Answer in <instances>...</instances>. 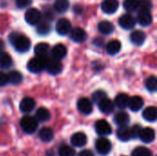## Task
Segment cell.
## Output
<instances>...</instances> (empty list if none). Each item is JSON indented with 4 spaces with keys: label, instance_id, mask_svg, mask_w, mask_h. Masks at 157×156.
<instances>
[{
    "label": "cell",
    "instance_id": "cell-1",
    "mask_svg": "<svg viewBox=\"0 0 157 156\" xmlns=\"http://www.w3.org/2000/svg\"><path fill=\"white\" fill-rule=\"evenodd\" d=\"M9 41L18 52H26L30 48V40L26 36L19 33H11L9 35Z\"/></svg>",
    "mask_w": 157,
    "mask_h": 156
},
{
    "label": "cell",
    "instance_id": "cell-2",
    "mask_svg": "<svg viewBox=\"0 0 157 156\" xmlns=\"http://www.w3.org/2000/svg\"><path fill=\"white\" fill-rule=\"evenodd\" d=\"M48 57H39L36 56L32 59H30L28 63V70L30 73L33 74H39L41 71H43L46 67Z\"/></svg>",
    "mask_w": 157,
    "mask_h": 156
},
{
    "label": "cell",
    "instance_id": "cell-3",
    "mask_svg": "<svg viewBox=\"0 0 157 156\" xmlns=\"http://www.w3.org/2000/svg\"><path fill=\"white\" fill-rule=\"evenodd\" d=\"M20 126L24 132L28 134L34 133L38 129V120L31 116H25L20 120Z\"/></svg>",
    "mask_w": 157,
    "mask_h": 156
},
{
    "label": "cell",
    "instance_id": "cell-4",
    "mask_svg": "<svg viewBox=\"0 0 157 156\" xmlns=\"http://www.w3.org/2000/svg\"><path fill=\"white\" fill-rule=\"evenodd\" d=\"M41 19V13L39 9L31 7L29 8L25 13V20L28 24L35 26L40 22Z\"/></svg>",
    "mask_w": 157,
    "mask_h": 156
},
{
    "label": "cell",
    "instance_id": "cell-5",
    "mask_svg": "<svg viewBox=\"0 0 157 156\" xmlns=\"http://www.w3.org/2000/svg\"><path fill=\"white\" fill-rule=\"evenodd\" d=\"M111 143L107 138L101 137L96 141V149L100 155H107L111 151Z\"/></svg>",
    "mask_w": 157,
    "mask_h": 156
},
{
    "label": "cell",
    "instance_id": "cell-6",
    "mask_svg": "<svg viewBox=\"0 0 157 156\" xmlns=\"http://www.w3.org/2000/svg\"><path fill=\"white\" fill-rule=\"evenodd\" d=\"M45 69L47 70V72L49 74L56 75L62 72L63 65H62L60 60H57L55 58H48Z\"/></svg>",
    "mask_w": 157,
    "mask_h": 156
},
{
    "label": "cell",
    "instance_id": "cell-7",
    "mask_svg": "<svg viewBox=\"0 0 157 156\" xmlns=\"http://www.w3.org/2000/svg\"><path fill=\"white\" fill-rule=\"evenodd\" d=\"M95 130L97 133L100 136H108L111 134L112 129L110 124L105 120H99L95 124Z\"/></svg>",
    "mask_w": 157,
    "mask_h": 156
},
{
    "label": "cell",
    "instance_id": "cell-8",
    "mask_svg": "<svg viewBox=\"0 0 157 156\" xmlns=\"http://www.w3.org/2000/svg\"><path fill=\"white\" fill-rule=\"evenodd\" d=\"M119 24L124 29H132L136 25V19L131 14H124L120 17Z\"/></svg>",
    "mask_w": 157,
    "mask_h": 156
},
{
    "label": "cell",
    "instance_id": "cell-9",
    "mask_svg": "<svg viewBox=\"0 0 157 156\" xmlns=\"http://www.w3.org/2000/svg\"><path fill=\"white\" fill-rule=\"evenodd\" d=\"M137 21L144 27H147L152 24L153 17L150 10L147 9H140L137 16Z\"/></svg>",
    "mask_w": 157,
    "mask_h": 156
},
{
    "label": "cell",
    "instance_id": "cell-10",
    "mask_svg": "<svg viewBox=\"0 0 157 156\" xmlns=\"http://www.w3.org/2000/svg\"><path fill=\"white\" fill-rule=\"evenodd\" d=\"M55 29L60 35H67L72 29L71 22L66 18H61L57 21L55 25Z\"/></svg>",
    "mask_w": 157,
    "mask_h": 156
},
{
    "label": "cell",
    "instance_id": "cell-11",
    "mask_svg": "<svg viewBox=\"0 0 157 156\" xmlns=\"http://www.w3.org/2000/svg\"><path fill=\"white\" fill-rule=\"evenodd\" d=\"M70 37H71V40H74L75 42L81 43V42L86 41V38H87V34L83 29L75 28L70 30Z\"/></svg>",
    "mask_w": 157,
    "mask_h": 156
},
{
    "label": "cell",
    "instance_id": "cell-12",
    "mask_svg": "<svg viewBox=\"0 0 157 156\" xmlns=\"http://www.w3.org/2000/svg\"><path fill=\"white\" fill-rule=\"evenodd\" d=\"M77 108L82 114L88 115L93 111V105L88 98L82 97L77 102Z\"/></svg>",
    "mask_w": 157,
    "mask_h": 156
},
{
    "label": "cell",
    "instance_id": "cell-13",
    "mask_svg": "<svg viewBox=\"0 0 157 156\" xmlns=\"http://www.w3.org/2000/svg\"><path fill=\"white\" fill-rule=\"evenodd\" d=\"M98 105L99 110L104 114H110L114 111L115 108V104L113 103L112 100L109 99L108 97H104L103 99H101L98 103Z\"/></svg>",
    "mask_w": 157,
    "mask_h": 156
},
{
    "label": "cell",
    "instance_id": "cell-14",
    "mask_svg": "<svg viewBox=\"0 0 157 156\" xmlns=\"http://www.w3.org/2000/svg\"><path fill=\"white\" fill-rule=\"evenodd\" d=\"M119 8L118 0H104L101 3V9L106 14H113Z\"/></svg>",
    "mask_w": 157,
    "mask_h": 156
},
{
    "label": "cell",
    "instance_id": "cell-15",
    "mask_svg": "<svg viewBox=\"0 0 157 156\" xmlns=\"http://www.w3.org/2000/svg\"><path fill=\"white\" fill-rule=\"evenodd\" d=\"M117 137L121 142H128L132 138V128H130L128 125L120 126L117 130Z\"/></svg>",
    "mask_w": 157,
    "mask_h": 156
},
{
    "label": "cell",
    "instance_id": "cell-16",
    "mask_svg": "<svg viewBox=\"0 0 157 156\" xmlns=\"http://www.w3.org/2000/svg\"><path fill=\"white\" fill-rule=\"evenodd\" d=\"M139 137L142 142L145 143H150L155 139V131L152 128H144L141 130Z\"/></svg>",
    "mask_w": 157,
    "mask_h": 156
},
{
    "label": "cell",
    "instance_id": "cell-17",
    "mask_svg": "<svg viewBox=\"0 0 157 156\" xmlns=\"http://www.w3.org/2000/svg\"><path fill=\"white\" fill-rule=\"evenodd\" d=\"M35 100L32 98V97H24L20 104H19V108L22 112L24 113H29L30 111H32L35 108Z\"/></svg>",
    "mask_w": 157,
    "mask_h": 156
},
{
    "label": "cell",
    "instance_id": "cell-18",
    "mask_svg": "<svg viewBox=\"0 0 157 156\" xmlns=\"http://www.w3.org/2000/svg\"><path fill=\"white\" fill-rule=\"evenodd\" d=\"M87 138L84 132H76L71 137V143L75 147H83L86 144Z\"/></svg>",
    "mask_w": 157,
    "mask_h": 156
},
{
    "label": "cell",
    "instance_id": "cell-19",
    "mask_svg": "<svg viewBox=\"0 0 157 156\" xmlns=\"http://www.w3.org/2000/svg\"><path fill=\"white\" fill-rule=\"evenodd\" d=\"M67 54V49L63 44H56L52 49V58H55L57 60L63 59Z\"/></svg>",
    "mask_w": 157,
    "mask_h": 156
},
{
    "label": "cell",
    "instance_id": "cell-20",
    "mask_svg": "<svg viewBox=\"0 0 157 156\" xmlns=\"http://www.w3.org/2000/svg\"><path fill=\"white\" fill-rule=\"evenodd\" d=\"M131 41L137 46H141L144 43L145 39H146V35L144 31L142 30H134L132 32L131 34Z\"/></svg>",
    "mask_w": 157,
    "mask_h": 156
},
{
    "label": "cell",
    "instance_id": "cell-21",
    "mask_svg": "<svg viewBox=\"0 0 157 156\" xmlns=\"http://www.w3.org/2000/svg\"><path fill=\"white\" fill-rule=\"evenodd\" d=\"M128 107L131 108V110H132L134 112H137V111H139L140 109L143 108V107H144V99L139 96H134L132 98H130Z\"/></svg>",
    "mask_w": 157,
    "mask_h": 156
},
{
    "label": "cell",
    "instance_id": "cell-22",
    "mask_svg": "<svg viewBox=\"0 0 157 156\" xmlns=\"http://www.w3.org/2000/svg\"><path fill=\"white\" fill-rule=\"evenodd\" d=\"M34 52H35L36 56L48 57V54L50 52V46L48 43H45V42L38 43L34 48Z\"/></svg>",
    "mask_w": 157,
    "mask_h": 156
},
{
    "label": "cell",
    "instance_id": "cell-23",
    "mask_svg": "<svg viewBox=\"0 0 157 156\" xmlns=\"http://www.w3.org/2000/svg\"><path fill=\"white\" fill-rule=\"evenodd\" d=\"M39 137L40 139L44 142V143H49L51 142L53 137H54V133H53V131L51 129V128H48V127H43L40 130V132H39Z\"/></svg>",
    "mask_w": 157,
    "mask_h": 156
},
{
    "label": "cell",
    "instance_id": "cell-24",
    "mask_svg": "<svg viewBox=\"0 0 157 156\" xmlns=\"http://www.w3.org/2000/svg\"><path fill=\"white\" fill-rule=\"evenodd\" d=\"M129 101H130V97L127 94L121 93L119 94L116 98H115V105L119 108H126L129 105Z\"/></svg>",
    "mask_w": 157,
    "mask_h": 156
},
{
    "label": "cell",
    "instance_id": "cell-25",
    "mask_svg": "<svg viewBox=\"0 0 157 156\" xmlns=\"http://www.w3.org/2000/svg\"><path fill=\"white\" fill-rule=\"evenodd\" d=\"M121 43L119 40H110L106 45V50H107L108 53L110 54V55L117 54L121 51Z\"/></svg>",
    "mask_w": 157,
    "mask_h": 156
},
{
    "label": "cell",
    "instance_id": "cell-26",
    "mask_svg": "<svg viewBox=\"0 0 157 156\" xmlns=\"http://www.w3.org/2000/svg\"><path fill=\"white\" fill-rule=\"evenodd\" d=\"M114 122L119 126L128 125L129 122H130V117L126 112L120 111L114 116Z\"/></svg>",
    "mask_w": 157,
    "mask_h": 156
},
{
    "label": "cell",
    "instance_id": "cell-27",
    "mask_svg": "<svg viewBox=\"0 0 157 156\" xmlns=\"http://www.w3.org/2000/svg\"><path fill=\"white\" fill-rule=\"evenodd\" d=\"M143 117L145 120L149 122H154L156 120L157 111L155 107H148L143 112Z\"/></svg>",
    "mask_w": 157,
    "mask_h": 156
},
{
    "label": "cell",
    "instance_id": "cell-28",
    "mask_svg": "<svg viewBox=\"0 0 157 156\" xmlns=\"http://www.w3.org/2000/svg\"><path fill=\"white\" fill-rule=\"evenodd\" d=\"M98 29L100 33L105 34V35H109V34H110V33H112L114 31L113 24L111 22H109V21H107V20L101 21L98 24Z\"/></svg>",
    "mask_w": 157,
    "mask_h": 156
},
{
    "label": "cell",
    "instance_id": "cell-29",
    "mask_svg": "<svg viewBox=\"0 0 157 156\" xmlns=\"http://www.w3.org/2000/svg\"><path fill=\"white\" fill-rule=\"evenodd\" d=\"M51 118V113L50 111L45 108H40L35 114V119L38 120V122H45L49 120Z\"/></svg>",
    "mask_w": 157,
    "mask_h": 156
},
{
    "label": "cell",
    "instance_id": "cell-30",
    "mask_svg": "<svg viewBox=\"0 0 157 156\" xmlns=\"http://www.w3.org/2000/svg\"><path fill=\"white\" fill-rule=\"evenodd\" d=\"M69 6V0H56L53 4V9L57 13H64L68 10Z\"/></svg>",
    "mask_w": 157,
    "mask_h": 156
},
{
    "label": "cell",
    "instance_id": "cell-31",
    "mask_svg": "<svg viewBox=\"0 0 157 156\" xmlns=\"http://www.w3.org/2000/svg\"><path fill=\"white\" fill-rule=\"evenodd\" d=\"M13 62L10 55L5 51H0V68L1 69H7L12 65Z\"/></svg>",
    "mask_w": 157,
    "mask_h": 156
},
{
    "label": "cell",
    "instance_id": "cell-32",
    "mask_svg": "<svg viewBox=\"0 0 157 156\" xmlns=\"http://www.w3.org/2000/svg\"><path fill=\"white\" fill-rule=\"evenodd\" d=\"M7 78H8V83L12 84L14 86H17V85L21 84V82L23 80L22 74L17 71H11L7 74Z\"/></svg>",
    "mask_w": 157,
    "mask_h": 156
},
{
    "label": "cell",
    "instance_id": "cell-33",
    "mask_svg": "<svg viewBox=\"0 0 157 156\" xmlns=\"http://www.w3.org/2000/svg\"><path fill=\"white\" fill-rule=\"evenodd\" d=\"M123 6L127 11L134 12L139 9V0H124Z\"/></svg>",
    "mask_w": 157,
    "mask_h": 156
},
{
    "label": "cell",
    "instance_id": "cell-34",
    "mask_svg": "<svg viewBox=\"0 0 157 156\" xmlns=\"http://www.w3.org/2000/svg\"><path fill=\"white\" fill-rule=\"evenodd\" d=\"M132 156H153V154L150 149L144 146H139L133 150Z\"/></svg>",
    "mask_w": 157,
    "mask_h": 156
},
{
    "label": "cell",
    "instance_id": "cell-35",
    "mask_svg": "<svg viewBox=\"0 0 157 156\" xmlns=\"http://www.w3.org/2000/svg\"><path fill=\"white\" fill-rule=\"evenodd\" d=\"M51 25L48 21H44V22H41V23H39L38 24V27H37V32L40 35H46L48 33H50L51 31Z\"/></svg>",
    "mask_w": 157,
    "mask_h": 156
},
{
    "label": "cell",
    "instance_id": "cell-36",
    "mask_svg": "<svg viewBox=\"0 0 157 156\" xmlns=\"http://www.w3.org/2000/svg\"><path fill=\"white\" fill-rule=\"evenodd\" d=\"M145 86L150 92H155L157 89V79L155 76L152 75L147 78L145 82Z\"/></svg>",
    "mask_w": 157,
    "mask_h": 156
},
{
    "label": "cell",
    "instance_id": "cell-37",
    "mask_svg": "<svg viewBox=\"0 0 157 156\" xmlns=\"http://www.w3.org/2000/svg\"><path fill=\"white\" fill-rule=\"evenodd\" d=\"M59 156H75V150L69 145H62L59 148Z\"/></svg>",
    "mask_w": 157,
    "mask_h": 156
},
{
    "label": "cell",
    "instance_id": "cell-38",
    "mask_svg": "<svg viewBox=\"0 0 157 156\" xmlns=\"http://www.w3.org/2000/svg\"><path fill=\"white\" fill-rule=\"evenodd\" d=\"M104 97H107V95H106V93L104 92V91H102V90H98V91H96L94 94H93V96H92V98H93V101L95 102V103H98L101 99H103Z\"/></svg>",
    "mask_w": 157,
    "mask_h": 156
},
{
    "label": "cell",
    "instance_id": "cell-39",
    "mask_svg": "<svg viewBox=\"0 0 157 156\" xmlns=\"http://www.w3.org/2000/svg\"><path fill=\"white\" fill-rule=\"evenodd\" d=\"M152 7L151 0H139V8L150 10Z\"/></svg>",
    "mask_w": 157,
    "mask_h": 156
},
{
    "label": "cell",
    "instance_id": "cell-40",
    "mask_svg": "<svg viewBox=\"0 0 157 156\" xmlns=\"http://www.w3.org/2000/svg\"><path fill=\"white\" fill-rule=\"evenodd\" d=\"M32 3V0H16V6L18 8H25Z\"/></svg>",
    "mask_w": 157,
    "mask_h": 156
},
{
    "label": "cell",
    "instance_id": "cell-41",
    "mask_svg": "<svg viewBox=\"0 0 157 156\" xmlns=\"http://www.w3.org/2000/svg\"><path fill=\"white\" fill-rule=\"evenodd\" d=\"M141 126L140 125H134L132 128V138H138L141 132Z\"/></svg>",
    "mask_w": 157,
    "mask_h": 156
},
{
    "label": "cell",
    "instance_id": "cell-42",
    "mask_svg": "<svg viewBox=\"0 0 157 156\" xmlns=\"http://www.w3.org/2000/svg\"><path fill=\"white\" fill-rule=\"evenodd\" d=\"M8 83V78H7V74L0 72V86H4Z\"/></svg>",
    "mask_w": 157,
    "mask_h": 156
},
{
    "label": "cell",
    "instance_id": "cell-43",
    "mask_svg": "<svg viewBox=\"0 0 157 156\" xmlns=\"http://www.w3.org/2000/svg\"><path fill=\"white\" fill-rule=\"evenodd\" d=\"M78 156H95L94 153L90 150H84V151H81Z\"/></svg>",
    "mask_w": 157,
    "mask_h": 156
},
{
    "label": "cell",
    "instance_id": "cell-44",
    "mask_svg": "<svg viewBox=\"0 0 157 156\" xmlns=\"http://www.w3.org/2000/svg\"><path fill=\"white\" fill-rule=\"evenodd\" d=\"M4 48H5V42L3 41V40L0 39V51H2Z\"/></svg>",
    "mask_w": 157,
    "mask_h": 156
}]
</instances>
